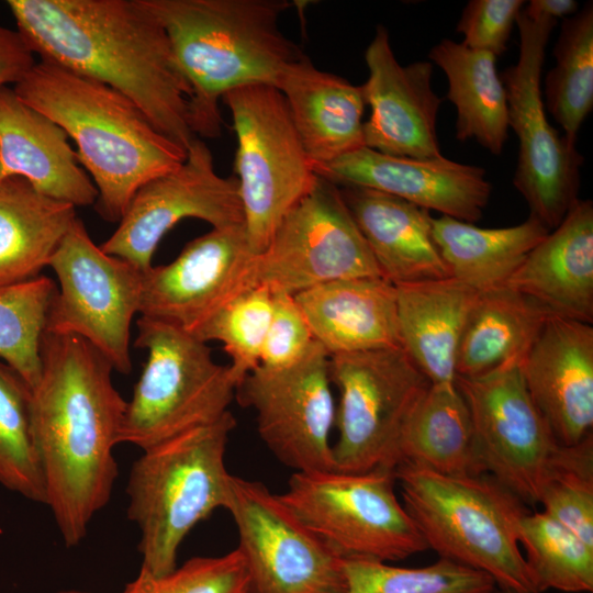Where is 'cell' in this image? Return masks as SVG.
I'll return each instance as SVG.
<instances>
[{"mask_svg":"<svg viewBox=\"0 0 593 593\" xmlns=\"http://www.w3.org/2000/svg\"><path fill=\"white\" fill-rule=\"evenodd\" d=\"M41 361L32 424L45 505L64 544L74 547L111 499L127 401L113 384L111 363L78 336L44 333Z\"/></svg>","mask_w":593,"mask_h":593,"instance_id":"1","label":"cell"},{"mask_svg":"<svg viewBox=\"0 0 593 593\" xmlns=\"http://www.w3.org/2000/svg\"><path fill=\"white\" fill-rule=\"evenodd\" d=\"M7 5L40 59L121 92L183 148L197 138L193 90L144 0H8Z\"/></svg>","mask_w":593,"mask_h":593,"instance_id":"2","label":"cell"},{"mask_svg":"<svg viewBox=\"0 0 593 593\" xmlns=\"http://www.w3.org/2000/svg\"><path fill=\"white\" fill-rule=\"evenodd\" d=\"M13 90L75 142L98 190L96 211L108 222L119 223L141 187L187 157L127 97L51 61L36 60Z\"/></svg>","mask_w":593,"mask_h":593,"instance_id":"3","label":"cell"},{"mask_svg":"<svg viewBox=\"0 0 593 593\" xmlns=\"http://www.w3.org/2000/svg\"><path fill=\"white\" fill-rule=\"evenodd\" d=\"M170 40L193 90L191 126L221 134L219 100L250 85L278 87L304 53L279 27L288 0H144Z\"/></svg>","mask_w":593,"mask_h":593,"instance_id":"4","label":"cell"},{"mask_svg":"<svg viewBox=\"0 0 593 593\" xmlns=\"http://www.w3.org/2000/svg\"><path fill=\"white\" fill-rule=\"evenodd\" d=\"M236 419L216 422L155 445L134 461L126 485L127 517L139 529L141 570L154 577L177 568L179 547L192 528L230 500L225 465Z\"/></svg>","mask_w":593,"mask_h":593,"instance_id":"5","label":"cell"},{"mask_svg":"<svg viewBox=\"0 0 593 593\" xmlns=\"http://www.w3.org/2000/svg\"><path fill=\"white\" fill-rule=\"evenodd\" d=\"M402 503L428 549L489 575L499 589L538 593L518 539L526 504L489 474L451 477L400 465Z\"/></svg>","mask_w":593,"mask_h":593,"instance_id":"6","label":"cell"},{"mask_svg":"<svg viewBox=\"0 0 593 593\" xmlns=\"http://www.w3.org/2000/svg\"><path fill=\"white\" fill-rule=\"evenodd\" d=\"M137 329L134 345L147 350V361L126 403L120 444L143 451L228 412L240 381L230 365L215 362L206 343L145 316Z\"/></svg>","mask_w":593,"mask_h":593,"instance_id":"7","label":"cell"},{"mask_svg":"<svg viewBox=\"0 0 593 593\" xmlns=\"http://www.w3.org/2000/svg\"><path fill=\"white\" fill-rule=\"evenodd\" d=\"M394 470L294 472L281 502L343 559L398 561L428 549L395 493Z\"/></svg>","mask_w":593,"mask_h":593,"instance_id":"8","label":"cell"},{"mask_svg":"<svg viewBox=\"0 0 593 593\" xmlns=\"http://www.w3.org/2000/svg\"><path fill=\"white\" fill-rule=\"evenodd\" d=\"M221 100L230 109L237 138L234 170L244 228L250 249L258 255L318 176L278 88L245 86Z\"/></svg>","mask_w":593,"mask_h":593,"instance_id":"9","label":"cell"},{"mask_svg":"<svg viewBox=\"0 0 593 593\" xmlns=\"http://www.w3.org/2000/svg\"><path fill=\"white\" fill-rule=\"evenodd\" d=\"M517 61L501 78L507 102V121L518 139L513 183L535 217L548 231L556 228L580 199L583 157L575 144L551 126L545 110L541 72L545 52L557 20L521 10Z\"/></svg>","mask_w":593,"mask_h":593,"instance_id":"10","label":"cell"},{"mask_svg":"<svg viewBox=\"0 0 593 593\" xmlns=\"http://www.w3.org/2000/svg\"><path fill=\"white\" fill-rule=\"evenodd\" d=\"M339 394L334 470H394L402 433L430 382L403 348L329 357Z\"/></svg>","mask_w":593,"mask_h":593,"instance_id":"11","label":"cell"},{"mask_svg":"<svg viewBox=\"0 0 593 593\" xmlns=\"http://www.w3.org/2000/svg\"><path fill=\"white\" fill-rule=\"evenodd\" d=\"M48 266L59 289L48 310L45 333L78 336L115 371L128 374L131 323L139 311L143 271L104 253L78 217Z\"/></svg>","mask_w":593,"mask_h":593,"instance_id":"12","label":"cell"},{"mask_svg":"<svg viewBox=\"0 0 593 593\" xmlns=\"http://www.w3.org/2000/svg\"><path fill=\"white\" fill-rule=\"evenodd\" d=\"M256 268L257 286L291 295L335 280L382 277L339 188L321 177L283 217Z\"/></svg>","mask_w":593,"mask_h":593,"instance_id":"13","label":"cell"},{"mask_svg":"<svg viewBox=\"0 0 593 593\" xmlns=\"http://www.w3.org/2000/svg\"><path fill=\"white\" fill-rule=\"evenodd\" d=\"M248 593H344L343 558L316 537L262 482L232 474L226 506Z\"/></svg>","mask_w":593,"mask_h":593,"instance_id":"14","label":"cell"},{"mask_svg":"<svg viewBox=\"0 0 593 593\" xmlns=\"http://www.w3.org/2000/svg\"><path fill=\"white\" fill-rule=\"evenodd\" d=\"M236 394L256 412L261 440L283 466L294 472L334 470L329 435L336 405L329 355L316 340L287 367L255 368Z\"/></svg>","mask_w":593,"mask_h":593,"instance_id":"15","label":"cell"},{"mask_svg":"<svg viewBox=\"0 0 593 593\" xmlns=\"http://www.w3.org/2000/svg\"><path fill=\"white\" fill-rule=\"evenodd\" d=\"M455 383L470 410L484 473L525 504H537L561 444L533 402L519 363L478 378L456 377Z\"/></svg>","mask_w":593,"mask_h":593,"instance_id":"16","label":"cell"},{"mask_svg":"<svg viewBox=\"0 0 593 593\" xmlns=\"http://www.w3.org/2000/svg\"><path fill=\"white\" fill-rule=\"evenodd\" d=\"M183 219L205 221L212 228L244 224L237 179L216 174L212 153L199 137L178 168L137 190L118 228L100 247L145 272L161 238Z\"/></svg>","mask_w":593,"mask_h":593,"instance_id":"17","label":"cell"},{"mask_svg":"<svg viewBox=\"0 0 593 593\" xmlns=\"http://www.w3.org/2000/svg\"><path fill=\"white\" fill-rule=\"evenodd\" d=\"M256 266L244 224L212 228L189 242L171 262L143 272L138 313L194 334L257 286Z\"/></svg>","mask_w":593,"mask_h":593,"instance_id":"18","label":"cell"},{"mask_svg":"<svg viewBox=\"0 0 593 593\" xmlns=\"http://www.w3.org/2000/svg\"><path fill=\"white\" fill-rule=\"evenodd\" d=\"M365 60L369 75L362 88L370 107V116L363 123L365 146L391 156H443L436 131L443 100L433 89V64L402 66L382 25L377 27Z\"/></svg>","mask_w":593,"mask_h":593,"instance_id":"19","label":"cell"},{"mask_svg":"<svg viewBox=\"0 0 593 593\" xmlns=\"http://www.w3.org/2000/svg\"><path fill=\"white\" fill-rule=\"evenodd\" d=\"M315 172L338 187L373 189L469 223L481 219L492 192L482 167L444 156H391L366 146L315 166Z\"/></svg>","mask_w":593,"mask_h":593,"instance_id":"20","label":"cell"},{"mask_svg":"<svg viewBox=\"0 0 593 593\" xmlns=\"http://www.w3.org/2000/svg\"><path fill=\"white\" fill-rule=\"evenodd\" d=\"M526 389L564 446L581 443L593 427V327L550 314L522 358Z\"/></svg>","mask_w":593,"mask_h":593,"instance_id":"21","label":"cell"},{"mask_svg":"<svg viewBox=\"0 0 593 593\" xmlns=\"http://www.w3.org/2000/svg\"><path fill=\"white\" fill-rule=\"evenodd\" d=\"M68 138L13 88H0V179L20 177L54 200L75 208L94 205L98 190Z\"/></svg>","mask_w":593,"mask_h":593,"instance_id":"22","label":"cell"},{"mask_svg":"<svg viewBox=\"0 0 593 593\" xmlns=\"http://www.w3.org/2000/svg\"><path fill=\"white\" fill-rule=\"evenodd\" d=\"M508 287L550 313L593 322V203L579 199L526 256Z\"/></svg>","mask_w":593,"mask_h":593,"instance_id":"23","label":"cell"},{"mask_svg":"<svg viewBox=\"0 0 593 593\" xmlns=\"http://www.w3.org/2000/svg\"><path fill=\"white\" fill-rule=\"evenodd\" d=\"M293 296L329 357L402 348L396 289L382 277L335 280Z\"/></svg>","mask_w":593,"mask_h":593,"instance_id":"24","label":"cell"},{"mask_svg":"<svg viewBox=\"0 0 593 593\" xmlns=\"http://www.w3.org/2000/svg\"><path fill=\"white\" fill-rule=\"evenodd\" d=\"M338 188L384 279L399 286L450 277L428 210L369 188Z\"/></svg>","mask_w":593,"mask_h":593,"instance_id":"25","label":"cell"},{"mask_svg":"<svg viewBox=\"0 0 593 593\" xmlns=\"http://www.w3.org/2000/svg\"><path fill=\"white\" fill-rule=\"evenodd\" d=\"M315 166L365 147L363 88L316 68L304 54L277 87Z\"/></svg>","mask_w":593,"mask_h":593,"instance_id":"26","label":"cell"},{"mask_svg":"<svg viewBox=\"0 0 593 593\" xmlns=\"http://www.w3.org/2000/svg\"><path fill=\"white\" fill-rule=\"evenodd\" d=\"M395 289L402 348L432 384L455 383L458 345L480 292L452 277Z\"/></svg>","mask_w":593,"mask_h":593,"instance_id":"27","label":"cell"},{"mask_svg":"<svg viewBox=\"0 0 593 593\" xmlns=\"http://www.w3.org/2000/svg\"><path fill=\"white\" fill-rule=\"evenodd\" d=\"M77 219L20 177L0 179V287L40 276Z\"/></svg>","mask_w":593,"mask_h":593,"instance_id":"28","label":"cell"},{"mask_svg":"<svg viewBox=\"0 0 593 593\" xmlns=\"http://www.w3.org/2000/svg\"><path fill=\"white\" fill-rule=\"evenodd\" d=\"M551 313L508 287L480 292L456 356V377L478 378L519 363Z\"/></svg>","mask_w":593,"mask_h":593,"instance_id":"29","label":"cell"},{"mask_svg":"<svg viewBox=\"0 0 593 593\" xmlns=\"http://www.w3.org/2000/svg\"><path fill=\"white\" fill-rule=\"evenodd\" d=\"M400 465L451 477L485 474L470 410L456 383H430L402 433Z\"/></svg>","mask_w":593,"mask_h":593,"instance_id":"30","label":"cell"},{"mask_svg":"<svg viewBox=\"0 0 593 593\" xmlns=\"http://www.w3.org/2000/svg\"><path fill=\"white\" fill-rule=\"evenodd\" d=\"M428 58L441 68L447 82L446 98L456 108V138L477 141L493 155H501L507 138V102L496 57L444 38Z\"/></svg>","mask_w":593,"mask_h":593,"instance_id":"31","label":"cell"},{"mask_svg":"<svg viewBox=\"0 0 593 593\" xmlns=\"http://www.w3.org/2000/svg\"><path fill=\"white\" fill-rule=\"evenodd\" d=\"M549 232L533 216L500 228L479 227L446 215L433 217V237L450 277L478 292L505 287Z\"/></svg>","mask_w":593,"mask_h":593,"instance_id":"32","label":"cell"},{"mask_svg":"<svg viewBox=\"0 0 593 593\" xmlns=\"http://www.w3.org/2000/svg\"><path fill=\"white\" fill-rule=\"evenodd\" d=\"M556 59L544 81L548 112L575 144L578 133L593 108V4L563 19L553 48Z\"/></svg>","mask_w":593,"mask_h":593,"instance_id":"33","label":"cell"},{"mask_svg":"<svg viewBox=\"0 0 593 593\" xmlns=\"http://www.w3.org/2000/svg\"><path fill=\"white\" fill-rule=\"evenodd\" d=\"M518 539L538 593L593 591V546L544 511L522 517Z\"/></svg>","mask_w":593,"mask_h":593,"instance_id":"34","label":"cell"},{"mask_svg":"<svg viewBox=\"0 0 593 593\" xmlns=\"http://www.w3.org/2000/svg\"><path fill=\"white\" fill-rule=\"evenodd\" d=\"M0 483L46 504V489L32 424V388L0 360Z\"/></svg>","mask_w":593,"mask_h":593,"instance_id":"35","label":"cell"},{"mask_svg":"<svg viewBox=\"0 0 593 593\" xmlns=\"http://www.w3.org/2000/svg\"><path fill=\"white\" fill-rule=\"evenodd\" d=\"M55 282L38 276L0 287V359L33 389L41 374V343Z\"/></svg>","mask_w":593,"mask_h":593,"instance_id":"36","label":"cell"},{"mask_svg":"<svg viewBox=\"0 0 593 593\" xmlns=\"http://www.w3.org/2000/svg\"><path fill=\"white\" fill-rule=\"evenodd\" d=\"M344 593H494L485 573L439 558L418 568L390 566L370 559H344Z\"/></svg>","mask_w":593,"mask_h":593,"instance_id":"37","label":"cell"},{"mask_svg":"<svg viewBox=\"0 0 593 593\" xmlns=\"http://www.w3.org/2000/svg\"><path fill=\"white\" fill-rule=\"evenodd\" d=\"M537 504L551 518L593 546V436L560 445L541 483Z\"/></svg>","mask_w":593,"mask_h":593,"instance_id":"38","label":"cell"},{"mask_svg":"<svg viewBox=\"0 0 593 593\" xmlns=\"http://www.w3.org/2000/svg\"><path fill=\"white\" fill-rule=\"evenodd\" d=\"M272 307L271 291L256 286L220 309L192 335L204 343L220 342L231 358L232 370L242 382L259 366Z\"/></svg>","mask_w":593,"mask_h":593,"instance_id":"39","label":"cell"},{"mask_svg":"<svg viewBox=\"0 0 593 593\" xmlns=\"http://www.w3.org/2000/svg\"><path fill=\"white\" fill-rule=\"evenodd\" d=\"M244 559L234 549L219 557H194L171 572L154 577L139 570L122 593H248Z\"/></svg>","mask_w":593,"mask_h":593,"instance_id":"40","label":"cell"},{"mask_svg":"<svg viewBox=\"0 0 593 593\" xmlns=\"http://www.w3.org/2000/svg\"><path fill=\"white\" fill-rule=\"evenodd\" d=\"M524 5L523 0H470L456 27L463 36L461 43L495 57L502 55Z\"/></svg>","mask_w":593,"mask_h":593,"instance_id":"41","label":"cell"},{"mask_svg":"<svg viewBox=\"0 0 593 593\" xmlns=\"http://www.w3.org/2000/svg\"><path fill=\"white\" fill-rule=\"evenodd\" d=\"M272 315L259 366L276 369L302 358L315 340L293 295L278 292L272 293Z\"/></svg>","mask_w":593,"mask_h":593,"instance_id":"42","label":"cell"},{"mask_svg":"<svg viewBox=\"0 0 593 593\" xmlns=\"http://www.w3.org/2000/svg\"><path fill=\"white\" fill-rule=\"evenodd\" d=\"M35 63V55L21 34L0 24V88L14 86Z\"/></svg>","mask_w":593,"mask_h":593,"instance_id":"43","label":"cell"},{"mask_svg":"<svg viewBox=\"0 0 593 593\" xmlns=\"http://www.w3.org/2000/svg\"><path fill=\"white\" fill-rule=\"evenodd\" d=\"M526 5L555 20L572 16L579 11V3L574 0H532Z\"/></svg>","mask_w":593,"mask_h":593,"instance_id":"44","label":"cell"},{"mask_svg":"<svg viewBox=\"0 0 593 593\" xmlns=\"http://www.w3.org/2000/svg\"><path fill=\"white\" fill-rule=\"evenodd\" d=\"M57 593H90V592L79 591V590H67V591H60Z\"/></svg>","mask_w":593,"mask_h":593,"instance_id":"45","label":"cell"},{"mask_svg":"<svg viewBox=\"0 0 593 593\" xmlns=\"http://www.w3.org/2000/svg\"><path fill=\"white\" fill-rule=\"evenodd\" d=\"M494 593H517V592L511 591V590L497 589L494 591Z\"/></svg>","mask_w":593,"mask_h":593,"instance_id":"46","label":"cell"}]
</instances>
